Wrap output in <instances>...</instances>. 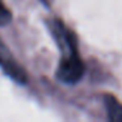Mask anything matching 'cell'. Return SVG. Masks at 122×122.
<instances>
[{"label":"cell","mask_w":122,"mask_h":122,"mask_svg":"<svg viewBox=\"0 0 122 122\" xmlns=\"http://www.w3.org/2000/svg\"><path fill=\"white\" fill-rule=\"evenodd\" d=\"M0 67L15 81L20 83V84H25L26 83V80H28L26 72L15 61L13 55L9 53L8 47L4 45L1 40H0Z\"/></svg>","instance_id":"obj_2"},{"label":"cell","mask_w":122,"mask_h":122,"mask_svg":"<svg viewBox=\"0 0 122 122\" xmlns=\"http://www.w3.org/2000/svg\"><path fill=\"white\" fill-rule=\"evenodd\" d=\"M12 20V13L8 8L5 7V4L3 3V0H0V26L8 25Z\"/></svg>","instance_id":"obj_4"},{"label":"cell","mask_w":122,"mask_h":122,"mask_svg":"<svg viewBox=\"0 0 122 122\" xmlns=\"http://www.w3.org/2000/svg\"><path fill=\"white\" fill-rule=\"evenodd\" d=\"M105 105L106 110H108V116L112 121H122V105L113 96H106Z\"/></svg>","instance_id":"obj_3"},{"label":"cell","mask_w":122,"mask_h":122,"mask_svg":"<svg viewBox=\"0 0 122 122\" xmlns=\"http://www.w3.org/2000/svg\"><path fill=\"white\" fill-rule=\"evenodd\" d=\"M84 71V63L80 59L77 51H72L62 56L56 71V77L66 84H75L83 77Z\"/></svg>","instance_id":"obj_1"}]
</instances>
